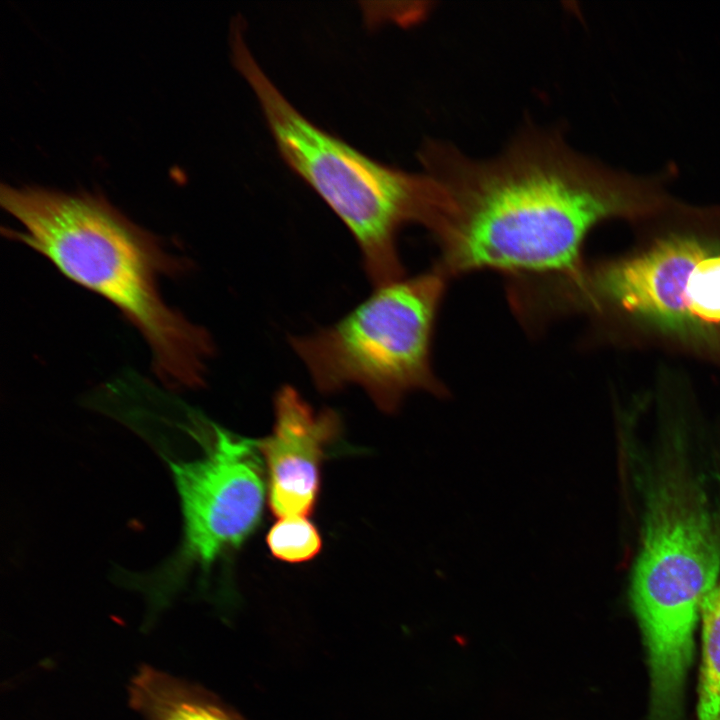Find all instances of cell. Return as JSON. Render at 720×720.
<instances>
[{
	"label": "cell",
	"mask_w": 720,
	"mask_h": 720,
	"mask_svg": "<svg viewBox=\"0 0 720 720\" xmlns=\"http://www.w3.org/2000/svg\"><path fill=\"white\" fill-rule=\"evenodd\" d=\"M420 161L436 189L426 228L440 251L434 267L447 278L484 269L513 277L573 271L593 227L659 203L654 183L602 167L538 129L488 160L431 141Z\"/></svg>",
	"instance_id": "obj_1"
},
{
	"label": "cell",
	"mask_w": 720,
	"mask_h": 720,
	"mask_svg": "<svg viewBox=\"0 0 720 720\" xmlns=\"http://www.w3.org/2000/svg\"><path fill=\"white\" fill-rule=\"evenodd\" d=\"M0 202L21 226L7 230L10 237L106 298L140 331L165 384L195 388L204 383L213 342L204 328L163 300L160 277L183 271L185 264L157 238L96 194L2 184Z\"/></svg>",
	"instance_id": "obj_2"
},
{
	"label": "cell",
	"mask_w": 720,
	"mask_h": 720,
	"mask_svg": "<svg viewBox=\"0 0 720 720\" xmlns=\"http://www.w3.org/2000/svg\"><path fill=\"white\" fill-rule=\"evenodd\" d=\"M649 487L630 601L647 651L651 703L682 705L694 633L720 577V513L690 472L679 440Z\"/></svg>",
	"instance_id": "obj_3"
},
{
	"label": "cell",
	"mask_w": 720,
	"mask_h": 720,
	"mask_svg": "<svg viewBox=\"0 0 720 720\" xmlns=\"http://www.w3.org/2000/svg\"><path fill=\"white\" fill-rule=\"evenodd\" d=\"M234 66L257 97L284 161L353 235L369 280L379 287L403 278L397 234L408 223L428 225L435 201L432 178L381 164L315 125L250 51L239 53Z\"/></svg>",
	"instance_id": "obj_4"
},
{
	"label": "cell",
	"mask_w": 720,
	"mask_h": 720,
	"mask_svg": "<svg viewBox=\"0 0 720 720\" xmlns=\"http://www.w3.org/2000/svg\"><path fill=\"white\" fill-rule=\"evenodd\" d=\"M446 280L435 267L395 280L376 287L333 325L291 336L290 345L315 387L330 394L358 385L388 413L409 392L443 393L431 346Z\"/></svg>",
	"instance_id": "obj_5"
},
{
	"label": "cell",
	"mask_w": 720,
	"mask_h": 720,
	"mask_svg": "<svg viewBox=\"0 0 720 720\" xmlns=\"http://www.w3.org/2000/svg\"><path fill=\"white\" fill-rule=\"evenodd\" d=\"M555 302L562 315L623 314L689 340L720 337V243L673 232L625 258L582 265L561 276Z\"/></svg>",
	"instance_id": "obj_6"
},
{
	"label": "cell",
	"mask_w": 720,
	"mask_h": 720,
	"mask_svg": "<svg viewBox=\"0 0 720 720\" xmlns=\"http://www.w3.org/2000/svg\"><path fill=\"white\" fill-rule=\"evenodd\" d=\"M184 422L203 454L170 461L182 512L183 535L177 553L158 574L151 593L167 603L184 575L205 570L238 548L260 523L265 500L263 459L256 440L232 433L186 407Z\"/></svg>",
	"instance_id": "obj_7"
},
{
	"label": "cell",
	"mask_w": 720,
	"mask_h": 720,
	"mask_svg": "<svg viewBox=\"0 0 720 720\" xmlns=\"http://www.w3.org/2000/svg\"><path fill=\"white\" fill-rule=\"evenodd\" d=\"M272 433L256 440L269 483V505L279 518L307 516L320 488L321 464L328 447L341 432L332 409L315 411L291 386L274 398Z\"/></svg>",
	"instance_id": "obj_8"
},
{
	"label": "cell",
	"mask_w": 720,
	"mask_h": 720,
	"mask_svg": "<svg viewBox=\"0 0 720 720\" xmlns=\"http://www.w3.org/2000/svg\"><path fill=\"white\" fill-rule=\"evenodd\" d=\"M128 702L144 720H240L204 689L150 665L131 678Z\"/></svg>",
	"instance_id": "obj_9"
},
{
	"label": "cell",
	"mask_w": 720,
	"mask_h": 720,
	"mask_svg": "<svg viewBox=\"0 0 720 720\" xmlns=\"http://www.w3.org/2000/svg\"><path fill=\"white\" fill-rule=\"evenodd\" d=\"M697 720H720V577L701 614Z\"/></svg>",
	"instance_id": "obj_10"
},
{
	"label": "cell",
	"mask_w": 720,
	"mask_h": 720,
	"mask_svg": "<svg viewBox=\"0 0 720 720\" xmlns=\"http://www.w3.org/2000/svg\"><path fill=\"white\" fill-rule=\"evenodd\" d=\"M271 554L288 563H301L313 559L321 550V536L306 516L281 518L267 534Z\"/></svg>",
	"instance_id": "obj_11"
}]
</instances>
